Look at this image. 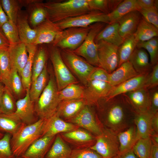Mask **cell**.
<instances>
[{"label":"cell","instance_id":"ba28073f","mask_svg":"<svg viewBox=\"0 0 158 158\" xmlns=\"http://www.w3.org/2000/svg\"><path fill=\"white\" fill-rule=\"evenodd\" d=\"M96 142L89 148L103 158H112L119 152V142L116 135L106 129L96 136Z\"/></svg>","mask_w":158,"mask_h":158},{"label":"cell","instance_id":"7c38bea8","mask_svg":"<svg viewBox=\"0 0 158 158\" xmlns=\"http://www.w3.org/2000/svg\"><path fill=\"white\" fill-rule=\"evenodd\" d=\"M85 87L84 99L87 105L95 104L104 98H107L113 87L108 82L91 78H89Z\"/></svg>","mask_w":158,"mask_h":158},{"label":"cell","instance_id":"8d00e7d4","mask_svg":"<svg viewBox=\"0 0 158 158\" xmlns=\"http://www.w3.org/2000/svg\"><path fill=\"white\" fill-rule=\"evenodd\" d=\"M138 42L133 35L124 39L118 49V67L122 63L129 61V58L137 47Z\"/></svg>","mask_w":158,"mask_h":158},{"label":"cell","instance_id":"d590c367","mask_svg":"<svg viewBox=\"0 0 158 158\" xmlns=\"http://www.w3.org/2000/svg\"><path fill=\"white\" fill-rule=\"evenodd\" d=\"M47 75L46 65L41 74L31 83L29 93L34 103L37 101L47 85Z\"/></svg>","mask_w":158,"mask_h":158},{"label":"cell","instance_id":"7bdbcfd3","mask_svg":"<svg viewBox=\"0 0 158 158\" xmlns=\"http://www.w3.org/2000/svg\"><path fill=\"white\" fill-rule=\"evenodd\" d=\"M10 83L11 92L13 96L18 99L21 98V97L25 89L20 75L14 68H12Z\"/></svg>","mask_w":158,"mask_h":158},{"label":"cell","instance_id":"8992f818","mask_svg":"<svg viewBox=\"0 0 158 158\" xmlns=\"http://www.w3.org/2000/svg\"><path fill=\"white\" fill-rule=\"evenodd\" d=\"M64 62L85 86L89 78L96 67L77 55L73 51L60 50Z\"/></svg>","mask_w":158,"mask_h":158},{"label":"cell","instance_id":"ab89813d","mask_svg":"<svg viewBox=\"0 0 158 158\" xmlns=\"http://www.w3.org/2000/svg\"><path fill=\"white\" fill-rule=\"evenodd\" d=\"M84 88L75 83L70 84L58 93L60 100L84 99Z\"/></svg>","mask_w":158,"mask_h":158},{"label":"cell","instance_id":"9f6ffc18","mask_svg":"<svg viewBox=\"0 0 158 158\" xmlns=\"http://www.w3.org/2000/svg\"><path fill=\"white\" fill-rule=\"evenodd\" d=\"M152 127L153 131L158 133V112L154 114L152 120Z\"/></svg>","mask_w":158,"mask_h":158},{"label":"cell","instance_id":"e575fe53","mask_svg":"<svg viewBox=\"0 0 158 158\" xmlns=\"http://www.w3.org/2000/svg\"><path fill=\"white\" fill-rule=\"evenodd\" d=\"M117 137L119 144V152L123 153L131 149L136 142V127L130 126L118 133Z\"/></svg>","mask_w":158,"mask_h":158},{"label":"cell","instance_id":"f5cc1de1","mask_svg":"<svg viewBox=\"0 0 158 158\" xmlns=\"http://www.w3.org/2000/svg\"><path fill=\"white\" fill-rule=\"evenodd\" d=\"M136 1L139 9H147L154 6V0H136Z\"/></svg>","mask_w":158,"mask_h":158},{"label":"cell","instance_id":"6da1fadb","mask_svg":"<svg viewBox=\"0 0 158 158\" xmlns=\"http://www.w3.org/2000/svg\"><path fill=\"white\" fill-rule=\"evenodd\" d=\"M47 13V18L57 23L94 11L90 0L50 1L42 3Z\"/></svg>","mask_w":158,"mask_h":158},{"label":"cell","instance_id":"f546056e","mask_svg":"<svg viewBox=\"0 0 158 158\" xmlns=\"http://www.w3.org/2000/svg\"><path fill=\"white\" fill-rule=\"evenodd\" d=\"M72 150L58 134L44 158H71Z\"/></svg>","mask_w":158,"mask_h":158},{"label":"cell","instance_id":"52a82bcc","mask_svg":"<svg viewBox=\"0 0 158 158\" xmlns=\"http://www.w3.org/2000/svg\"><path fill=\"white\" fill-rule=\"evenodd\" d=\"M49 50L58 91L70 84H76L77 80L63 61L60 49L52 44L50 45Z\"/></svg>","mask_w":158,"mask_h":158},{"label":"cell","instance_id":"6f0895ef","mask_svg":"<svg viewBox=\"0 0 158 158\" xmlns=\"http://www.w3.org/2000/svg\"><path fill=\"white\" fill-rule=\"evenodd\" d=\"M150 158H158V145L153 143L152 144Z\"/></svg>","mask_w":158,"mask_h":158},{"label":"cell","instance_id":"b9f144b4","mask_svg":"<svg viewBox=\"0 0 158 158\" xmlns=\"http://www.w3.org/2000/svg\"><path fill=\"white\" fill-rule=\"evenodd\" d=\"M152 142L150 137L138 140L133 146V150L139 158H150Z\"/></svg>","mask_w":158,"mask_h":158},{"label":"cell","instance_id":"cb8c5ba5","mask_svg":"<svg viewBox=\"0 0 158 158\" xmlns=\"http://www.w3.org/2000/svg\"><path fill=\"white\" fill-rule=\"evenodd\" d=\"M61 136L67 142L79 147V148L90 147L95 140L94 137L89 132L78 128L62 133Z\"/></svg>","mask_w":158,"mask_h":158},{"label":"cell","instance_id":"9a60e30c","mask_svg":"<svg viewBox=\"0 0 158 158\" xmlns=\"http://www.w3.org/2000/svg\"><path fill=\"white\" fill-rule=\"evenodd\" d=\"M29 89L26 90L24 97L16 101V110L14 112L22 123L26 125L33 123L38 120L35 116L34 103L30 99Z\"/></svg>","mask_w":158,"mask_h":158},{"label":"cell","instance_id":"91938a15","mask_svg":"<svg viewBox=\"0 0 158 158\" xmlns=\"http://www.w3.org/2000/svg\"><path fill=\"white\" fill-rule=\"evenodd\" d=\"M123 153L122 158H137L132 149L129 150Z\"/></svg>","mask_w":158,"mask_h":158},{"label":"cell","instance_id":"ffe728a7","mask_svg":"<svg viewBox=\"0 0 158 158\" xmlns=\"http://www.w3.org/2000/svg\"><path fill=\"white\" fill-rule=\"evenodd\" d=\"M141 17L139 11L135 10L123 16L118 21L119 32L122 38L124 39L134 33Z\"/></svg>","mask_w":158,"mask_h":158},{"label":"cell","instance_id":"60d3db41","mask_svg":"<svg viewBox=\"0 0 158 158\" xmlns=\"http://www.w3.org/2000/svg\"><path fill=\"white\" fill-rule=\"evenodd\" d=\"M0 2L8 20L16 24L18 15L21 6L19 0H1Z\"/></svg>","mask_w":158,"mask_h":158},{"label":"cell","instance_id":"4fadbf2b","mask_svg":"<svg viewBox=\"0 0 158 158\" xmlns=\"http://www.w3.org/2000/svg\"><path fill=\"white\" fill-rule=\"evenodd\" d=\"M34 28L36 31V35L32 44L37 46L52 43L62 31L56 23L48 18Z\"/></svg>","mask_w":158,"mask_h":158},{"label":"cell","instance_id":"44dd1931","mask_svg":"<svg viewBox=\"0 0 158 158\" xmlns=\"http://www.w3.org/2000/svg\"><path fill=\"white\" fill-rule=\"evenodd\" d=\"M154 114L150 110L138 112L134 119L136 126V141L150 137L153 131L152 120Z\"/></svg>","mask_w":158,"mask_h":158},{"label":"cell","instance_id":"4316f807","mask_svg":"<svg viewBox=\"0 0 158 158\" xmlns=\"http://www.w3.org/2000/svg\"><path fill=\"white\" fill-rule=\"evenodd\" d=\"M129 99L138 112L150 109L151 97L144 87L127 93Z\"/></svg>","mask_w":158,"mask_h":158},{"label":"cell","instance_id":"5bb4252c","mask_svg":"<svg viewBox=\"0 0 158 158\" xmlns=\"http://www.w3.org/2000/svg\"><path fill=\"white\" fill-rule=\"evenodd\" d=\"M78 128V126L63 120L56 113L44 119L42 136L44 135L55 136L60 133L68 132Z\"/></svg>","mask_w":158,"mask_h":158},{"label":"cell","instance_id":"9c48e42d","mask_svg":"<svg viewBox=\"0 0 158 158\" xmlns=\"http://www.w3.org/2000/svg\"><path fill=\"white\" fill-rule=\"evenodd\" d=\"M99 62V67L111 73L118 66V47L104 41L96 43Z\"/></svg>","mask_w":158,"mask_h":158},{"label":"cell","instance_id":"7dc6e473","mask_svg":"<svg viewBox=\"0 0 158 158\" xmlns=\"http://www.w3.org/2000/svg\"><path fill=\"white\" fill-rule=\"evenodd\" d=\"M141 15L146 20L158 29V9L154 6L145 9H139Z\"/></svg>","mask_w":158,"mask_h":158},{"label":"cell","instance_id":"94428289","mask_svg":"<svg viewBox=\"0 0 158 158\" xmlns=\"http://www.w3.org/2000/svg\"><path fill=\"white\" fill-rule=\"evenodd\" d=\"M5 88L4 84L0 81V112H1V100L3 95Z\"/></svg>","mask_w":158,"mask_h":158},{"label":"cell","instance_id":"f6af8a7d","mask_svg":"<svg viewBox=\"0 0 158 158\" xmlns=\"http://www.w3.org/2000/svg\"><path fill=\"white\" fill-rule=\"evenodd\" d=\"M16 102L12 94L5 87L1 100V112L6 114L14 113L16 110Z\"/></svg>","mask_w":158,"mask_h":158},{"label":"cell","instance_id":"7a4b0ae2","mask_svg":"<svg viewBox=\"0 0 158 158\" xmlns=\"http://www.w3.org/2000/svg\"><path fill=\"white\" fill-rule=\"evenodd\" d=\"M44 120L39 119L33 123L28 125L24 124L11 136V147L16 157H20L35 141L42 136Z\"/></svg>","mask_w":158,"mask_h":158},{"label":"cell","instance_id":"816d5d0a","mask_svg":"<svg viewBox=\"0 0 158 158\" xmlns=\"http://www.w3.org/2000/svg\"><path fill=\"white\" fill-rule=\"evenodd\" d=\"M151 105L150 110L154 113L158 112V91L156 90L153 93L151 97Z\"/></svg>","mask_w":158,"mask_h":158},{"label":"cell","instance_id":"30bf717a","mask_svg":"<svg viewBox=\"0 0 158 158\" xmlns=\"http://www.w3.org/2000/svg\"><path fill=\"white\" fill-rule=\"evenodd\" d=\"M97 23L109 24L107 14L100 11H94L66 19L56 23L63 30L70 27H86Z\"/></svg>","mask_w":158,"mask_h":158},{"label":"cell","instance_id":"d6986e66","mask_svg":"<svg viewBox=\"0 0 158 158\" xmlns=\"http://www.w3.org/2000/svg\"><path fill=\"white\" fill-rule=\"evenodd\" d=\"M8 51L12 68L16 69L20 76L28 57L26 45L20 42L16 44L10 45Z\"/></svg>","mask_w":158,"mask_h":158},{"label":"cell","instance_id":"680465c9","mask_svg":"<svg viewBox=\"0 0 158 158\" xmlns=\"http://www.w3.org/2000/svg\"><path fill=\"white\" fill-rule=\"evenodd\" d=\"M146 42L156 50L158 51V40L157 37H154Z\"/></svg>","mask_w":158,"mask_h":158},{"label":"cell","instance_id":"d4e9b609","mask_svg":"<svg viewBox=\"0 0 158 158\" xmlns=\"http://www.w3.org/2000/svg\"><path fill=\"white\" fill-rule=\"evenodd\" d=\"M138 74L128 61L109 73V82L112 86H115Z\"/></svg>","mask_w":158,"mask_h":158},{"label":"cell","instance_id":"d6a6232c","mask_svg":"<svg viewBox=\"0 0 158 158\" xmlns=\"http://www.w3.org/2000/svg\"><path fill=\"white\" fill-rule=\"evenodd\" d=\"M138 9L136 0L122 1L113 11L107 14L109 23L117 22L123 16L130 12L138 11Z\"/></svg>","mask_w":158,"mask_h":158},{"label":"cell","instance_id":"bcb514c9","mask_svg":"<svg viewBox=\"0 0 158 158\" xmlns=\"http://www.w3.org/2000/svg\"><path fill=\"white\" fill-rule=\"evenodd\" d=\"M11 137L10 134L5 133L0 139V158H17L11 150L10 145Z\"/></svg>","mask_w":158,"mask_h":158},{"label":"cell","instance_id":"6125c7cd","mask_svg":"<svg viewBox=\"0 0 158 158\" xmlns=\"http://www.w3.org/2000/svg\"><path fill=\"white\" fill-rule=\"evenodd\" d=\"M4 134L0 131V139L3 137Z\"/></svg>","mask_w":158,"mask_h":158},{"label":"cell","instance_id":"ac0fdd59","mask_svg":"<svg viewBox=\"0 0 158 158\" xmlns=\"http://www.w3.org/2000/svg\"><path fill=\"white\" fill-rule=\"evenodd\" d=\"M56 136L44 135L35 141L20 157L21 158H44Z\"/></svg>","mask_w":158,"mask_h":158},{"label":"cell","instance_id":"681fc988","mask_svg":"<svg viewBox=\"0 0 158 158\" xmlns=\"http://www.w3.org/2000/svg\"><path fill=\"white\" fill-rule=\"evenodd\" d=\"M137 47L145 49L147 51L150 56V63L152 66H153L158 63V51L156 50L146 42H138Z\"/></svg>","mask_w":158,"mask_h":158},{"label":"cell","instance_id":"3957f363","mask_svg":"<svg viewBox=\"0 0 158 158\" xmlns=\"http://www.w3.org/2000/svg\"><path fill=\"white\" fill-rule=\"evenodd\" d=\"M55 79L51 73L47 85L34 103V109L39 119H45L54 114L61 102Z\"/></svg>","mask_w":158,"mask_h":158},{"label":"cell","instance_id":"4dcf8cb0","mask_svg":"<svg viewBox=\"0 0 158 158\" xmlns=\"http://www.w3.org/2000/svg\"><path fill=\"white\" fill-rule=\"evenodd\" d=\"M133 35L138 42H146L158 36V29L141 16L136 30Z\"/></svg>","mask_w":158,"mask_h":158},{"label":"cell","instance_id":"c3c4849f","mask_svg":"<svg viewBox=\"0 0 158 158\" xmlns=\"http://www.w3.org/2000/svg\"><path fill=\"white\" fill-rule=\"evenodd\" d=\"M71 158H103L89 147L76 148L72 150Z\"/></svg>","mask_w":158,"mask_h":158},{"label":"cell","instance_id":"484cf974","mask_svg":"<svg viewBox=\"0 0 158 158\" xmlns=\"http://www.w3.org/2000/svg\"><path fill=\"white\" fill-rule=\"evenodd\" d=\"M129 61L138 74L149 73L152 66L149 62L148 54L142 48L136 47Z\"/></svg>","mask_w":158,"mask_h":158},{"label":"cell","instance_id":"db71d44e","mask_svg":"<svg viewBox=\"0 0 158 158\" xmlns=\"http://www.w3.org/2000/svg\"><path fill=\"white\" fill-rule=\"evenodd\" d=\"M10 44L0 29V49L8 48Z\"/></svg>","mask_w":158,"mask_h":158},{"label":"cell","instance_id":"277c9868","mask_svg":"<svg viewBox=\"0 0 158 158\" xmlns=\"http://www.w3.org/2000/svg\"><path fill=\"white\" fill-rule=\"evenodd\" d=\"M106 23H97L91 25L85 40L78 48L73 51L77 55L84 58L91 65L99 66L97 47L95 39L105 27Z\"/></svg>","mask_w":158,"mask_h":158},{"label":"cell","instance_id":"7402d4cb","mask_svg":"<svg viewBox=\"0 0 158 158\" xmlns=\"http://www.w3.org/2000/svg\"><path fill=\"white\" fill-rule=\"evenodd\" d=\"M86 105L83 99H66L61 101L56 113L68 121L73 118Z\"/></svg>","mask_w":158,"mask_h":158},{"label":"cell","instance_id":"74e56055","mask_svg":"<svg viewBox=\"0 0 158 158\" xmlns=\"http://www.w3.org/2000/svg\"><path fill=\"white\" fill-rule=\"evenodd\" d=\"M42 1L38 0L28 6L30 10L29 21L33 28L43 22L47 18V11L42 5Z\"/></svg>","mask_w":158,"mask_h":158},{"label":"cell","instance_id":"603a6c76","mask_svg":"<svg viewBox=\"0 0 158 158\" xmlns=\"http://www.w3.org/2000/svg\"><path fill=\"white\" fill-rule=\"evenodd\" d=\"M28 17L27 13L20 10L18 15L16 24L20 41L26 45L32 44L36 35L35 30L29 25Z\"/></svg>","mask_w":158,"mask_h":158},{"label":"cell","instance_id":"836d02e7","mask_svg":"<svg viewBox=\"0 0 158 158\" xmlns=\"http://www.w3.org/2000/svg\"><path fill=\"white\" fill-rule=\"evenodd\" d=\"M26 48L28 57L26 64L20 75L24 89L30 88L31 84L32 70L33 59L37 49V46L27 44Z\"/></svg>","mask_w":158,"mask_h":158},{"label":"cell","instance_id":"be15d7a7","mask_svg":"<svg viewBox=\"0 0 158 158\" xmlns=\"http://www.w3.org/2000/svg\"><path fill=\"white\" fill-rule=\"evenodd\" d=\"M17 158H21L20 157H17Z\"/></svg>","mask_w":158,"mask_h":158},{"label":"cell","instance_id":"11a10c76","mask_svg":"<svg viewBox=\"0 0 158 158\" xmlns=\"http://www.w3.org/2000/svg\"><path fill=\"white\" fill-rule=\"evenodd\" d=\"M8 20V18L4 11L0 2V29Z\"/></svg>","mask_w":158,"mask_h":158},{"label":"cell","instance_id":"ee69618b","mask_svg":"<svg viewBox=\"0 0 158 158\" xmlns=\"http://www.w3.org/2000/svg\"><path fill=\"white\" fill-rule=\"evenodd\" d=\"M1 29L10 45L20 42L16 24L8 20L2 26Z\"/></svg>","mask_w":158,"mask_h":158},{"label":"cell","instance_id":"5b68a950","mask_svg":"<svg viewBox=\"0 0 158 158\" xmlns=\"http://www.w3.org/2000/svg\"><path fill=\"white\" fill-rule=\"evenodd\" d=\"M91 25L86 27H70L63 30L52 44L60 50L74 51L83 42Z\"/></svg>","mask_w":158,"mask_h":158},{"label":"cell","instance_id":"2e32d148","mask_svg":"<svg viewBox=\"0 0 158 158\" xmlns=\"http://www.w3.org/2000/svg\"><path fill=\"white\" fill-rule=\"evenodd\" d=\"M68 121L85 129L96 136L100 134L102 131L93 113L87 105L75 116Z\"/></svg>","mask_w":158,"mask_h":158},{"label":"cell","instance_id":"83f0119b","mask_svg":"<svg viewBox=\"0 0 158 158\" xmlns=\"http://www.w3.org/2000/svg\"><path fill=\"white\" fill-rule=\"evenodd\" d=\"M101 40L106 42L119 47L124 39L119 34L117 22L108 24L97 35L95 39L96 43Z\"/></svg>","mask_w":158,"mask_h":158},{"label":"cell","instance_id":"e0dca14e","mask_svg":"<svg viewBox=\"0 0 158 158\" xmlns=\"http://www.w3.org/2000/svg\"><path fill=\"white\" fill-rule=\"evenodd\" d=\"M149 73L139 74L113 88L107 100L121 94L127 93L144 87Z\"/></svg>","mask_w":158,"mask_h":158},{"label":"cell","instance_id":"1f68e13d","mask_svg":"<svg viewBox=\"0 0 158 158\" xmlns=\"http://www.w3.org/2000/svg\"><path fill=\"white\" fill-rule=\"evenodd\" d=\"M11 70L8 48L0 49V81L10 92V80Z\"/></svg>","mask_w":158,"mask_h":158},{"label":"cell","instance_id":"f907efd6","mask_svg":"<svg viewBox=\"0 0 158 158\" xmlns=\"http://www.w3.org/2000/svg\"><path fill=\"white\" fill-rule=\"evenodd\" d=\"M158 85V64L153 66L152 72L149 73L144 87L147 90L155 87Z\"/></svg>","mask_w":158,"mask_h":158},{"label":"cell","instance_id":"8fae6325","mask_svg":"<svg viewBox=\"0 0 158 158\" xmlns=\"http://www.w3.org/2000/svg\"><path fill=\"white\" fill-rule=\"evenodd\" d=\"M106 122L109 127L107 129L116 135L128 127L129 123L128 117L121 104L112 102L107 113Z\"/></svg>","mask_w":158,"mask_h":158},{"label":"cell","instance_id":"f35d334b","mask_svg":"<svg viewBox=\"0 0 158 158\" xmlns=\"http://www.w3.org/2000/svg\"><path fill=\"white\" fill-rule=\"evenodd\" d=\"M47 49L44 46L37 48L33 59L32 70V83L41 74L46 65Z\"/></svg>","mask_w":158,"mask_h":158},{"label":"cell","instance_id":"f1b7e54d","mask_svg":"<svg viewBox=\"0 0 158 158\" xmlns=\"http://www.w3.org/2000/svg\"><path fill=\"white\" fill-rule=\"evenodd\" d=\"M24 124L15 113L0 112V131L4 134L8 133L12 136Z\"/></svg>","mask_w":158,"mask_h":158}]
</instances>
